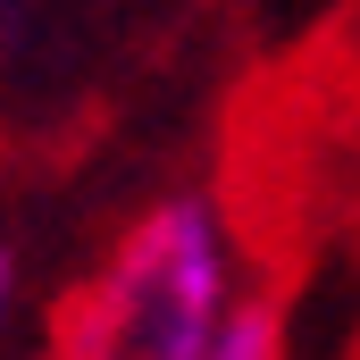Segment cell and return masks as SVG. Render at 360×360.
Listing matches in <instances>:
<instances>
[{"instance_id": "cell-1", "label": "cell", "mask_w": 360, "mask_h": 360, "mask_svg": "<svg viewBox=\"0 0 360 360\" xmlns=\"http://www.w3.org/2000/svg\"><path fill=\"white\" fill-rule=\"evenodd\" d=\"M243 302V243L210 193L151 201L59 319L51 360H201Z\"/></svg>"}, {"instance_id": "cell-2", "label": "cell", "mask_w": 360, "mask_h": 360, "mask_svg": "<svg viewBox=\"0 0 360 360\" xmlns=\"http://www.w3.org/2000/svg\"><path fill=\"white\" fill-rule=\"evenodd\" d=\"M201 360H285V310H276L269 293H243Z\"/></svg>"}, {"instance_id": "cell-3", "label": "cell", "mask_w": 360, "mask_h": 360, "mask_svg": "<svg viewBox=\"0 0 360 360\" xmlns=\"http://www.w3.org/2000/svg\"><path fill=\"white\" fill-rule=\"evenodd\" d=\"M8 319H17V252L0 243V344H8Z\"/></svg>"}, {"instance_id": "cell-4", "label": "cell", "mask_w": 360, "mask_h": 360, "mask_svg": "<svg viewBox=\"0 0 360 360\" xmlns=\"http://www.w3.org/2000/svg\"><path fill=\"white\" fill-rule=\"evenodd\" d=\"M34 17V0H0V25H25Z\"/></svg>"}]
</instances>
